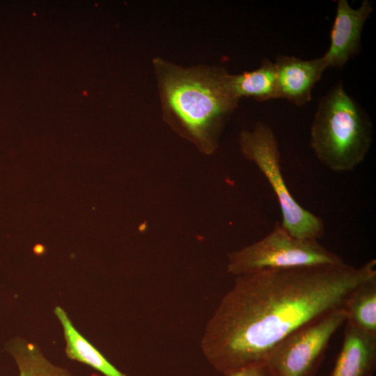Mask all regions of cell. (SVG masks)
<instances>
[{
	"mask_svg": "<svg viewBox=\"0 0 376 376\" xmlns=\"http://www.w3.org/2000/svg\"><path fill=\"white\" fill-rule=\"evenodd\" d=\"M375 276L372 259L359 267L344 263L235 276L205 327L201 351L223 375L263 362L291 333L345 308L351 292Z\"/></svg>",
	"mask_w": 376,
	"mask_h": 376,
	"instance_id": "cell-1",
	"label": "cell"
},
{
	"mask_svg": "<svg viewBox=\"0 0 376 376\" xmlns=\"http://www.w3.org/2000/svg\"><path fill=\"white\" fill-rule=\"evenodd\" d=\"M152 65L164 118L212 150L240 101L230 87V73L220 66L182 67L160 57Z\"/></svg>",
	"mask_w": 376,
	"mask_h": 376,
	"instance_id": "cell-2",
	"label": "cell"
},
{
	"mask_svg": "<svg viewBox=\"0 0 376 376\" xmlns=\"http://www.w3.org/2000/svg\"><path fill=\"white\" fill-rule=\"evenodd\" d=\"M371 120L339 81L319 100L310 130V145L317 159L336 173L355 169L373 143Z\"/></svg>",
	"mask_w": 376,
	"mask_h": 376,
	"instance_id": "cell-3",
	"label": "cell"
},
{
	"mask_svg": "<svg viewBox=\"0 0 376 376\" xmlns=\"http://www.w3.org/2000/svg\"><path fill=\"white\" fill-rule=\"evenodd\" d=\"M242 155L263 173L277 198L282 226L293 237L318 240L324 235L323 220L304 208L292 196L285 184L279 143L272 128L258 122L253 130H243L239 137Z\"/></svg>",
	"mask_w": 376,
	"mask_h": 376,
	"instance_id": "cell-4",
	"label": "cell"
},
{
	"mask_svg": "<svg viewBox=\"0 0 376 376\" xmlns=\"http://www.w3.org/2000/svg\"><path fill=\"white\" fill-rule=\"evenodd\" d=\"M344 260L318 242L292 236L276 222L261 240L228 255V271L235 276L266 269L339 265Z\"/></svg>",
	"mask_w": 376,
	"mask_h": 376,
	"instance_id": "cell-5",
	"label": "cell"
},
{
	"mask_svg": "<svg viewBox=\"0 0 376 376\" xmlns=\"http://www.w3.org/2000/svg\"><path fill=\"white\" fill-rule=\"evenodd\" d=\"M345 321V308L334 310L286 336L263 362L272 376H314L331 338Z\"/></svg>",
	"mask_w": 376,
	"mask_h": 376,
	"instance_id": "cell-6",
	"label": "cell"
},
{
	"mask_svg": "<svg viewBox=\"0 0 376 376\" xmlns=\"http://www.w3.org/2000/svg\"><path fill=\"white\" fill-rule=\"evenodd\" d=\"M373 11L368 0L362 1L357 8L350 6L347 0L337 1L330 45L322 56L327 68L341 69L360 52L362 31Z\"/></svg>",
	"mask_w": 376,
	"mask_h": 376,
	"instance_id": "cell-7",
	"label": "cell"
},
{
	"mask_svg": "<svg viewBox=\"0 0 376 376\" xmlns=\"http://www.w3.org/2000/svg\"><path fill=\"white\" fill-rule=\"evenodd\" d=\"M276 72V99H286L297 106L307 104L312 91L327 68L322 56L304 60L278 55L274 63Z\"/></svg>",
	"mask_w": 376,
	"mask_h": 376,
	"instance_id": "cell-8",
	"label": "cell"
},
{
	"mask_svg": "<svg viewBox=\"0 0 376 376\" xmlns=\"http://www.w3.org/2000/svg\"><path fill=\"white\" fill-rule=\"evenodd\" d=\"M343 340L328 376H373L376 368V335L345 321Z\"/></svg>",
	"mask_w": 376,
	"mask_h": 376,
	"instance_id": "cell-9",
	"label": "cell"
},
{
	"mask_svg": "<svg viewBox=\"0 0 376 376\" xmlns=\"http://www.w3.org/2000/svg\"><path fill=\"white\" fill-rule=\"evenodd\" d=\"M228 83L234 95L252 97L263 102L276 99V72L274 63L264 58L259 68L240 74L228 75Z\"/></svg>",
	"mask_w": 376,
	"mask_h": 376,
	"instance_id": "cell-10",
	"label": "cell"
},
{
	"mask_svg": "<svg viewBox=\"0 0 376 376\" xmlns=\"http://www.w3.org/2000/svg\"><path fill=\"white\" fill-rule=\"evenodd\" d=\"M64 331L67 356L97 370L105 376H127L113 366L74 327L66 313L60 306L54 309Z\"/></svg>",
	"mask_w": 376,
	"mask_h": 376,
	"instance_id": "cell-11",
	"label": "cell"
},
{
	"mask_svg": "<svg viewBox=\"0 0 376 376\" xmlns=\"http://www.w3.org/2000/svg\"><path fill=\"white\" fill-rule=\"evenodd\" d=\"M346 321L376 335V276L357 287L345 305Z\"/></svg>",
	"mask_w": 376,
	"mask_h": 376,
	"instance_id": "cell-12",
	"label": "cell"
},
{
	"mask_svg": "<svg viewBox=\"0 0 376 376\" xmlns=\"http://www.w3.org/2000/svg\"><path fill=\"white\" fill-rule=\"evenodd\" d=\"M224 376H272V375L265 362H259L230 371Z\"/></svg>",
	"mask_w": 376,
	"mask_h": 376,
	"instance_id": "cell-13",
	"label": "cell"
},
{
	"mask_svg": "<svg viewBox=\"0 0 376 376\" xmlns=\"http://www.w3.org/2000/svg\"><path fill=\"white\" fill-rule=\"evenodd\" d=\"M42 246L40 245L36 246L34 249L35 251L37 253H40L41 251H42Z\"/></svg>",
	"mask_w": 376,
	"mask_h": 376,
	"instance_id": "cell-14",
	"label": "cell"
}]
</instances>
